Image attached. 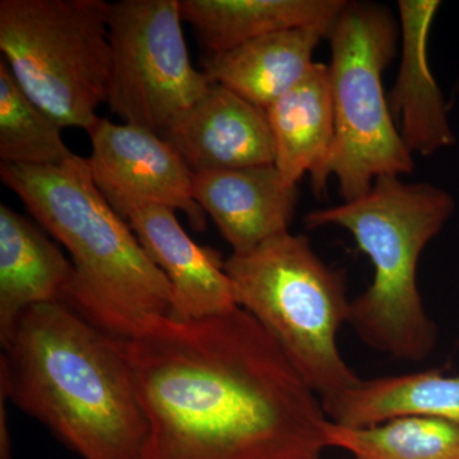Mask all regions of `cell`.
Returning <instances> with one entry per match:
<instances>
[{
  "instance_id": "cell-2",
  "label": "cell",
  "mask_w": 459,
  "mask_h": 459,
  "mask_svg": "<svg viewBox=\"0 0 459 459\" xmlns=\"http://www.w3.org/2000/svg\"><path fill=\"white\" fill-rule=\"evenodd\" d=\"M0 355V391L82 459H146L150 425L122 340L65 301L27 310Z\"/></svg>"
},
{
  "instance_id": "cell-20",
  "label": "cell",
  "mask_w": 459,
  "mask_h": 459,
  "mask_svg": "<svg viewBox=\"0 0 459 459\" xmlns=\"http://www.w3.org/2000/svg\"><path fill=\"white\" fill-rule=\"evenodd\" d=\"M62 126L27 98L0 60V160L3 164L54 166L72 159Z\"/></svg>"
},
{
  "instance_id": "cell-21",
  "label": "cell",
  "mask_w": 459,
  "mask_h": 459,
  "mask_svg": "<svg viewBox=\"0 0 459 459\" xmlns=\"http://www.w3.org/2000/svg\"><path fill=\"white\" fill-rule=\"evenodd\" d=\"M7 395L0 391V459H12L11 434L7 421Z\"/></svg>"
},
{
  "instance_id": "cell-12",
  "label": "cell",
  "mask_w": 459,
  "mask_h": 459,
  "mask_svg": "<svg viewBox=\"0 0 459 459\" xmlns=\"http://www.w3.org/2000/svg\"><path fill=\"white\" fill-rule=\"evenodd\" d=\"M193 195L232 255H246L289 232L298 204V186H289L276 165L199 172Z\"/></svg>"
},
{
  "instance_id": "cell-1",
  "label": "cell",
  "mask_w": 459,
  "mask_h": 459,
  "mask_svg": "<svg viewBox=\"0 0 459 459\" xmlns=\"http://www.w3.org/2000/svg\"><path fill=\"white\" fill-rule=\"evenodd\" d=\"M150 425L146 459H318V394L246 310L122 340Z\"/></svg>"
},
{
  "instance_id": "cell-8",
  "label": "cell",
  "mask_w": 459,
  "mask_h": 459,
  "mask_svg": "<svg viewBox=\"0 0 459 459\" xmlns=\"http://www.w3.org/2000/svg\"><path fill=\"white\" fill-rule=\"evenodd\" d=\"M181 21L179 0L111 4L107 104L124 123L162 135L210 89L190 60Z\"/></svg>"
},
{
  "instance_id": "cell-14",
  "label": "cell",
  "mask_w": 459,
  "mask_h": 459,
  "mask_svg": "<svg viewBox=\"0 0 459 459\" xmlns=\"http://www.w3.org/2000/svg\"><path fill=\"white\" fill-rule=\"evenodd\" d=\"M265 115L276 150L274 165L283 180L298 186L307 174L316 195L327 192L336 144L328 65L314 63L303 80L276 100Z\"/></svg>"
},
{
  "instance_id": "cell-4",
  "label": "cell",
  "mask_w": 459,
  "mask_h": 459,
  "mask_svg": "<svg viewBox=\"0 0 459 459\" xmlns=\"http://www.w3.org/2000/svg\"><path fill=\"white\" fill-rule=\"evenodd\" d=\"M455 210V198L439 186L382 177L362 197L305 216L307 229L347 230L373 264V281L351 300L349 319L370 349L411 362L434 351L437 327L420 294L418 265Z\"/></svg>"
},
{
  "instance_id": "cell-5",
  "label": "cell",
  "mask_w": 459,
  "mask_h": 459,
  "mask_svg": "<svg viewBox=\"0 0 459 459\" xmlns=\"http://www.w3.org/2000/svg\"><path fill=\"white\" fill-rule=\"evenodd\" d=\"M235 301L258 322L320 400L361 377L338 349L351 300L342 271L329 267L305 235L285 232L225 261Z\"/></svg>"
},
{
  "instance_id": "cell-11",
  "label": "cell",
  "mask_w": 459,
  "mask_h": 459,
  "mask_svg": "<svg viewBox=\"0 0 459 459\" xmlns=\"http://www.w3.org/2000/svg\"><path fill=\"white\" fill-rule=\"evenodd\" d=\"M165 205H137L124 220L169 280L174 292V319L220 316L238 307L225 261L217 250L198 246Z\"/></svg>"
},
{
  "instance_id": "cell-19",
  "label": "cell",
  "mask_w": 459,
  "mask_h": 459,
  "mask_svg": "<svg viewBox=\"0 0 459 459\" xmlns=\"http://www.w3.org/2000/svg\"><path fill=\"white\" fill-rule=\"evenodd\" d=\"M327 448L342 449L355 459H459V424L424 415H406L350 428L328 421Z\"/></svg>"
},
{
  "instance_id": "cell-7",
  "label": "cell",
  "mask_w": 459,
  "mask_h": 459,
  "mask_svg": "<svg viewBox=\"0 0 459 459\" xmlns=\"http://www.w3.org/2000/svg\"><path fill=\"white\" fill-rule=\"evenodd\" d=\"M400 36L392 12L376 3L346 2L332 23L328 68L336 144L331 175L343 202L367 195L379 178L415 170L382 83Z\"/></svg>"
},
{
  "instance_id": "cell-15",
  "label": "cell",
  "mask_w": 459,
  "mask_h": 459,
  "mask_svg": "<svg viewBox=\"0 0 459 459\" xmlns=\"http://www.w3.org/2000/svg\"><path fill=\"white\" fill-rule=\"evenodd\" d=\"M332 23L268 33L210 54L204 74L211 83L221 84L265 111L310 71L314 51L328 38Z\"/></svg>"
},
{
  "instance_id": "cell-6",
  "label": "cell",
  "mask_w": 459,
  "mask_h": 459,
  "mask_svg": "<svg viewBox=\"0 0 459 459\" xmlns=\"http://www.w3.org/2000/svg\"><path fill=\"white\" fill-rule=\"evenodd\" d=\"M105 0H2L0 50L18 86L62 128L89 132L107 104Z\"/></svg>"
},
{
  "instance_id": "cell-3",
  "label": "cell",
  "mask_w": 459,
  "mask_h": 459,
  "mask_svg": "<svg viewBox=\"0 0 459 459\" xmlns=\"http://www.w3.org/2000/svg\"><path fill=\"white\" fill-rule=\"evenodd\" d=\"M0 178L71 255L66 303L119 340L140 337L174 316V292L129 223L96 186L89 162L0 165Z\"/></svg>"
},
{
  "instance_id": "cell-18",
  "label": "cell",
  "mask_w": 459,
  "mask_h": 459,
  "mask_svg": "<svg viewBox=\"0 0 459 459\" xmlns=\"http://www.w3.org/2000/svg\"><path fill=\"white\" fill-rule=\"evenodd\" d=\"M322 402L327 418L343 427H369L406 415L459 424V376L427 370L361 379L349 391Z\"/></svg>"
},
{
  "instance_id": "cell-22",
  "label": "cell",
  "mask_w": 459,
  "mask_h": 459,
  "mask_svg": "<svg viewBox=\"0 0 459 459\" xmlns=\"http://www.w3.org/2000/svg\"><path fill=\"white\" fill-rule=\"evenodd\" d=\"M318 459H323V458H318Z\"/></svg>"
},
{
  "instance_id": "cell-9",
  "label": "cell",
  "mask_w": 459,
  "mask_h": 459,
  "mask_svg": "<svg viewBox=\"0 0 459 459\" xmlns=\"http://www.w3.org/2000/svg\"><path fill=\"white\" fill-rule=\"evenodd\" d=\"M87 133L92 179L123 219L137 205H165L184 212L195 231H204L205 212L193 195L195 174L161 135L101 117Z\"/></svg>"
},
{
  "instance_id": "cell-13",
  "label": "cell",
  "mask_w": 459,
  "mask_h": 459,
  "mask_svg": "<svg viewBox=\"0 0 459 459\" xmlns=\"http://www.w3.org/2000/svg\"><path fill=\"white\" fill-rule=\"evenodd\" d=\"M439 7L437 0L398 2L402 54L388 105L412 156H431L455 144L442 91L429 65V32Z\"/></svg>"
},
{
  "instance_id": "cell-10",
  "label": "cell",
  "mask_w": 459,
  "mask_h": 459,
  "mask_svg": "<svg viewBox=\"0 0 459 459\" xmlns=\"http://www.w3.org/2000/svg\"><path fill=\"white\" fill-rule=\"evenodd\" d=\"M193 174L274 165L265 111L221 84L210 89L161 135Z\"/></svg>"
},
{
  "instance_id": "cell-16",
  "label": "cell",
  "mask_w": 459,
  "mask_h": 459,
  "mask_svg": "<svg viewBox=\"0 0 459 459\" xmlns=\"http://www.w3.org/2000/svg\"><path fill=\"white\" fill-rule=\"evenodd\" d=\"M74 265L22 214L0 204V343L36 305L65 301Z\"/></svg>"
},
{
  "instance_id": "cell-17",
  "label": "cell",
  "mask_w": 459,
  "mask_h": 459,
  "mask_svg": "<svg viewBox=\"0 0 459 459\" xmlns=\"http://www.w3.org/2000/svg\"><path fill=\"white\" fill-rule=\"evenodd\" d=\"M346 0H179L199 44L221 53L268 33L332 23Z\"/></svg>"
}]
</instances>
